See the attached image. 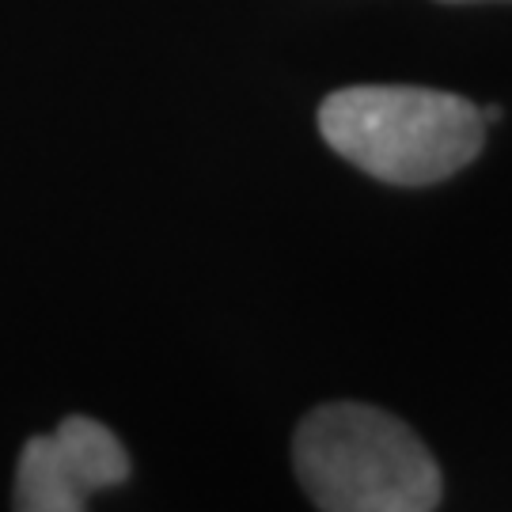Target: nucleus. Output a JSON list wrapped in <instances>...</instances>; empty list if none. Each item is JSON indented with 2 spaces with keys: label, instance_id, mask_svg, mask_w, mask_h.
Instances as JSON below:
<instances>
[{
  "label": "nucleus",
  "instance_id": "obj_1",
  "mask_svg": "<svg viewBox=\"0 0 512 512\" xmlns=\"http://www.w3.org/2000/svg\"><path fill=\"white\" fill-rule=\"evenodd\" d=\"M293 463L319 512H433L440 501V467L418 433L365 403L311 410Z\"/></svg>",
  "mask_w": 512,
  "mask_h": 512
},
{
  "label": "nucleus",
  "instance_id": "obj_2",
  "mask_svg": "<svg viewBox=\"0 0 512 512\" xmlns=\"http://www.w3.org/2000/svg\"><path fill=\"white\" fill-rule=\"evenodd\" d=\"M327 145L365 175L395 186H429L482 152L486 118L475 103L433 88H346L319 107Z\"/></svg>",
  "mask_w": 512,
  "mask_h": 512
},
{
  "label": "nucleus",
  "instance_id": "obj_3",
  "mask_svg": "<svg viewBox=\"0 0 512 512\" xmlns=\"http://www.w3.org/2000/svg\"><path fill=\"white\" fill-rule=\"evenodd\" d=\"M129 478L122 440L92 418H65L50 437L27 440L16 467V512H88L95 490Z\"/></svg>",
  "mask_w": 512,
  "mask_h": 512
}]
</instances>
